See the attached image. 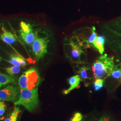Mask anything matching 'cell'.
<instances>
[{"instance_id":"6da1fadb","label":"cell","mask_w":121,"mask_h":121,"mask_svg":"<svg viewBox=\"0 0 121 121\" xmlns=\"http://www.w3.org/2000/svg\"><path fill=\"white\" fill-rule=\"evenodd\" d=\"M114 67L113 57L106 54L98 57L93 63L92 69L95 78H104L112 73Z\"/></svg>"},{"instance_id":"7a4b0ae2","label":"cell","mask_w":121,"mask_h":121,"mask_svg":"<svg viewBox=\"0 0 121 121\" xmlns=\"http://www.w3.org/2000/svg\"><path fill=\"white\" fill-rule=\"evenodd\" d=\"M14 104L22 105L28 111L32 112L39 105L38 88L31 90L21 89L18 99Z\"/></svg>"},{"instance_id":"3957f363","label":"cell","mask_w":121,"mask_h":121,"mask_svg":"<svg viewBox=\"0 0 121 121\" xmlns=\"http://www.w3.org/2000/svg\"><path fill=\"white\" fill-rule=\"evenodd\" d=\"M40 82V77L35 68L28 69L22 73L18 79V85L21 89L31 90L37 88Z\"/></svg>"},{"instance_id":"277c9868","label":"cell","mask_w":121,"mask_h":121,"mask_svg":"<svg viewBox=\"0 0 121 121\" xmlns=\"http://www.w3.org/2000/svg\"><path fill=\"white\" fill-rule=\"evenodd\" d=\"M49 40L47 37L39 38L37 37L32 45V49L37 60L43 58L47 53V47Z\"/></svg>"},{"instance_id":"5b68a950","label":"cell","mask_w":121,"mask_h":121,"mask_svg":"<svg viewBox=\"0 0 121 121\" xmlns=\"http://www.w3.org/2000/svg\"><path fill=\"white\" fill-rule=\"evenodd\" d=\"M18 93V90L16 86L8 85L0 90V99L14 103L19 98Z\"/></svg>"},{"instance_id":"8992f818","label":"cell","mask_w":121,"mask_h":121,"mask_svg":"<svg viewBox=\"0 0 121 121\" xmlns=\"http://www.w3.org/2000/svg\"><path fill=\"white\" fill-rule=\"evenodd\" d=\"M69 45L70 50L68 57L69 59L73 62H79L80 56L83 53L82 48L73 41L70 42Z\"/></svg>"},{"instance_id":"52a82bcc","label":"cell","mask_w":121,"mask_h":121,"mask_svg":"<svg viewBox=\"0 0 121 121\" xmlns=\"http://www.w3.org/2000/svg\"><path fill=\"white\" fill-rule=\"evenodd\" d=\"M1 30L2 33L0 35V39L4 43L11 45L16 41V39L13 33L6 30L4 26L2 27Z\"/></svg>"},{"instance_id":"ba28073f","label":"cell","mask_w":121,"mask_h":121,"mask_svg":"<svg viewBox=\"0 0 121 121\" xmlns=\"http://www.w3.org/2000/svg\"><path fill=\"white\" fill-rule=\"evenodd\" d=\"M81 79L79 75H75L71 77L68 79V82L70 85L69 88L63 91V93L67 94L75 88H78L80 86Z\"/></svg>"},{"instance_id":"9c48e42d","label":"cell","mask_w":121,"mask_h":121,"mask_svg":"<svg viewBox=\"0 0 121 121\" xmlns=\"http://www.w3.org/2000/svg\"><path fill=\"white\" fill-rule=\"evenodd\" d=\"M19 32L23 41L27 45L32 44L37 37V33L33 31L29 33H25L21 30H20Z\"/></svg>"},{"instance_id":"30bf717a","label":"cell","mask_w":121,"mask_h":121,"mask_svg":"<svg viewBox=\"0 0 121 121\" xmlns=\"http://www.w3.org/2000/svg\"><path fill=\"white\" fill-rule=\"evenodd\" d=\"M105 42V37L103 35H99L97 36L95 40L92 43L91 45L98 51L100 54L102 55L104 52V45Z\"/></svg>"},{"instance_id":"8fae6325","label":"cell","mask_w":121,"mask_h":121,"mask_svg":"<svg viewBox=\"0 0 121 121\" xmlns=\"http://www.w3.org/2000/svg\"><path fill=\"white\" fill-rule=\"evenodd\" d=\"M8 62L13 65H17L22 67H24L27 64L23 57L16 54L11 55Z\"/></svg>"},{"instance_id":"7c38bea8","label":"cell","mask_w":121,"mask_h":121,"mask_svg":"<svg viewBox=\"0 0 121 121\" xmlns=\"http://www.w3.org/2000/svg\"><path fill=\"white\" fill-rule=\"evenodd\" d=\"M90 71H91V69L86 67H82L79 69L78 73H79L81 81L85 82L86 80L91 79V78L88 76Z\"/></svg>"},{"instance_id":"4fadbf2b","label":"cell","mask_w":121,"mask_h":121,"mask_svg":"<svg viewBox=\"0 0 121 121\" xmlns=\"http://www.w3.org/2000/svg\"><path fill=\"white\" fill-rule=\"evenodd\" d=\"M9 83L15 84V79L10 76L0 73V84L4 85Z\"/></svg>"},{"instance_id":"5bb4252c","label":"cell","mask_w":121,"mask_h":121,"mask_svg":"<svg viewBox=\"0 0 121 121\" xmlns=\"http://www.w3.org/2000/svg\"><path fill=\"white\" fill-rule=\"evenodd\" d=\"M4 69L6 70L7 73L10 76H13L14 75L19 73L20 71L21 68L20 66L17 65H13L12 66L4 68Z\"/></svg>"},{"instance_id":"9a60e30c","label":"cell","mask_w":121,"mask_h":121,"mask_svg":"<svg viewBox=\"0 0 121 121\" xmlns=\"http://www.w3.org/2000/svg\"><path fill=\"white\" fill-rule=\"evenodd\" d=\"M20 112L21 110L19 109V107H16L10 114V116L7 118L4 121H17V117Z\"/></svg>"},{"instance_id":"2e32d148","label":"cell","mask_w":121,"mask_h":121,"mask_svg":"<svg viewBox=\"0 0 121 121\" xmlns=\"http://www.w3.org/2000/svg\"><path fill=\"white\" fill-rule=\"evenodd\" d=\"M21 30L25 33H29L33 31L32 26L30 24L24 21H21L20 24Z\"/></svg>"},{"instance_id":"e0dca14e","label":"cell","mask_w":121,"mask_h":121,"mask_svg":"<svg viewBox=\"0 0 121 121\" xmlns=\"http://www.w3.org/2000/svg\"><path fill=\"white\" fill-rule=\"evenodd\" d=\"M104 79L102 78H95V81L94 83V88L95 91L100 90L104 86Z\"/></svg>"},{"instance_id":"ac0fdd59","label":"cell","mask_w":121,"mask_h":121,"mask_svg":"<svg viewBox=\"0 0 121 121\" xmlns=\"http://www.w3.org/2000/svg\"><path fill=\"white\" fill-rule=\"evenodd\" d=\"M96 37H97V34L95 31V28L93 27L91 35L89 36L87 41H86L87 43L91 44L95 40Z\"/></svg>"},{"instance_id":"d6986e66","label":"cell","mask_w":121,"mask_h":121,"mask_svg":"<svg viewBox=\"0 0 121 121\" xmlns=\"http://www.w3.org/2000/svg\"><path fill=\"white\" fill-rule=\"evenodd\" d=\"M110 75L112 76V78L119 79L121 76V69H115V67H114Z\"/></svg>"},{"instance_id":"ffe728a7","label":"cell","mask_w":121,"mask_h":121,"mask_svg":"<svg viewBox=\"0 0 121 121\" xmlns=\"http://www.w3.org/2000/svg\"><path fill=\"white\" fill-rule=\"evenodd\" d=\"M82 114L79 112H76L70 121H81L82 119Z\"/></svg>"},{"instance_id":"44dd1931","label":"cell","mask_w":121,"mask_h":121,"mask_svg":"<svg viewBox=\"0 0 121 121\" xmlns=\"http://www.w3.org/2000/svg\"><path fill=\"white\" fill-rule=\"evenodd\" d=\"M6 109V105L4 102L0 101V117L2 116Z\"/></svg>"},{"instance_id":"7402d4cb","label":"cell","mask_w":121,"mask_h":121,"mask_svg":"<svg viewBox=\"0 0 121 121\" xmlns=\"http://www.w3.org/2000/svg\"><path fill=\"white\" fill-rule=\"evenodd\" d=\"M98 121H111L108 117L104 116L102 117Z\"/></svg>"},{"instance_id":"603a6c76","label":"cell","mask_w":121,"mask_h":121,"mask_svg":"<svg viewBox=\"0 0 121 121\" xmlns=\"http://www.w3.org/2000/svg\"><path fill=\"white\" fill-rule=\"evenodd\" d=\"M2 86V85L1 84H0V88L1 87V86Z\"/></svg>"},{"instance_id":"cb8c5ba5","label":"cell","mask_w":121,"mask_h":121,"mask_svg":"<svg viewBox=\"0 0 121 121\" xmlns=\"http://www.w3.org/2000/svg\"><path fill=\"white\" fill-rule=\"evenodd\" d=\"M0 60H1V57H0Z\"/></svg>"},{"instance_id":"d4e9b609","label":"cell","mask_w":121,"mask_h":121,"mask_svg":"<svg viewBox=\"0 0 121 121\" xmlns=\"http://www.w3.org/2000/svg\"></svg>"},{"instance_id":"484cf974","label":"cell","mask_w":121,"mask_h":121,"mask_svg":"<svg viewBox=\"0 0 121 121\" xmlns=\"http://www.w3.org/2000/svg\"></svg>"}]
</instances>
